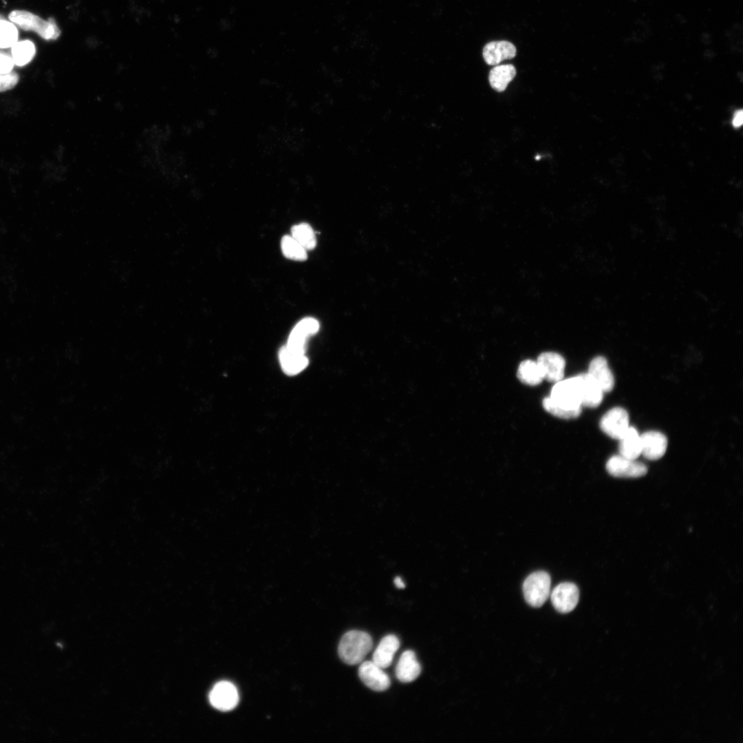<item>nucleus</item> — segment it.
Instances as JSON below:
<instances>
[{"label":"nucleus","mask_w":743,"mask_h":743,"mask_svg":"<svg viewBox=\"0 0 743 743\" xmlns=\"http://www.w3.org/2000/svg\"><path fill=\"white\" fill-rule=\"evenodd\" d=\"M542 404L548 412L558 418L578 417L582 405L575 376L555 383L550 396L545 398Z\"/></svg>","instance_id":"obj_1"},{"label":"nucleus","mask_w":743,"mask_h":743,"mask_svg":"<svg viewBox=\"0 0 743 743\" xmlns=\"http://www.w3.org/2000/svg\"><path fill=\"white\" fill-rule=\"evenodd\" d=\"M373 647L372 638L369 634L359 630H351L341 638L338 652L340 658L349 665L362 663Z\"/></svg>","instance_id":"obj_2"},{"label":"nucleus","mask_w":743,"mask_h":743,"mask_svg":"<svg viewBox=\"0 0 743 743\" xmlns=\"http://www.w3.org/2000/svg\"><path fill=\"white\" fill-rule=\"evenodd\" d=\"M8 18L20 28L34 31L45 40H55L61 35V30L52 18L44 20L30 12L19 10L12 11Z\"/></svg>","instance_id":"obj_3"},{"label":"nucleus","mask_w":743,"mask_h":743,"mask_svg":"<svg viewBox=\"0 0 743 743\" xmlns=\"http://www.w3.org/2000/svg\"><path fill=\"white\" fill-rule=\"evenodd\" d=\"M551 579L545 571H537L527 577L523 583L526 601L532 607H541L550 594Z\"/></svg>","instance_id":"obj_4"},{"label":"nucleus","mask_w":743,"mask_h":743,"mask_svg":"<svg viewBox=\"0 0 743 743\" xmlns=\"http://www.w3.org/2000/svg\"><path fill=\"white\" fill-rule=\"evenodd\" d=\"M605 468L611 475L616 477L636 478L644 476L647 472V467L645 464L621 455L610 457Z\"/></svg>","instance_id":"obj_5"},{"label":"nucleus","mask_w":743,"mask_h":743,"mask_svg":"<svg viewBox=\"0 0 743 743\" xmlns=\"http://www.w3.org/2000/svg\"><path fill=\"white\" fill-rule=\"evenodd\" d=\"M551 602L557 611L566 614L572 611L579 599L578 587L573 583L563 582L557 585L550 593Z\"/></svg>","instance_id":"obj_6"},{"label":"nucleus","mask_w":743,"mask_h":743,"mask_svg":"<svg viewBox=\"0 0 743 743\" xmlns=\"http://www.w3.org/2000/svg\"><path fill=\"white\" fill-rule=\"evenodd\" d=\"M209 701L215 709L227 711L233 709L239 702L235 686L228 681L216 683L209 693Z\"/></svg>","instance_id":"obj_7"},{"label":"nucleus","mask_w":743,"mask_h":743,"mask_svg":"<svg viewBox=\"0 0 743 743\" xmlns=\"http://www.w3.org/2000/svg\"><path fill=\"white\" fill-rule=\"evenodd\" d=\"M629 415L622 407H614L601 418L600 427L608 436L619 440L629 427Z\"/></svg>","instance_id":"obj_8"},{"label":"nucleus","mask_w":743,"mask_h":743,"mask_svg":"<svg viewBox=\"0 0 743 743\" xmlns=\"http://www.w3.org/2000/svg\"><path fill=\"white\" fill-rule=\"evenodd\" d=\"M358 676L367 687L376 691H385L391 684L388 675L373 661L363 662L358 669Z\"/></svg>","instance_id":"obj_9"},{"label":"nucleus","mask_w":743,"mask_h":743,"mask_svg":"<svg viewBox=\"0 0 743 743\" xmlns=\"http://www.w3.org/2000/svg\"><path fill=\"white\" fill-rule=\"evenodd\" d=\"M581 403L582 406L588 407H596L602 402L603 391L588 374H581L575 376Z\"/></svg>","instance_id":"obj_10"},{"label":"nucleus","mask_w":743,"mask_h":743,"mask_svg":"<svg viewBox=\"0 0 743 743\" xmlns=\"http://www.w3.org/2000/svg\"><path fill=\"white\" fill-rule=\"evenodd\" d=\"M537 363L541 371L543 379L557 383L563 379L566 361L563 356L556 352H543L537 358Z\"/></svg>","instance_id":"obj_11"},{"label":"nucleus","mask_w":743,"mask_h":743,"mask_svg":"<svg viewBox=\"0 0 743 743\" xmlns=\"http://www.w3.org/2000/svg\"><path fill=\"white\" fill-rule=\"evenodd\" d=\"M319 329V321L312 317L301 319L291 331L286 345L305 352L308 336L316 334Z\"/></svg>","instance_id":"obj_12"},{"label":"nucleus","mask_w":743,"mask_h":743,"mask_svg":"<svg viewBox=\"0 0 743 743\" xmlns=\"http://www.w3.org/2000/svg\"><path fill=\"white\" fill-rule=\"evenodd\" d=\"M641 454L647 460H656L661 458L666 452L667 439L660 431H648L640 435Z\"/></svg>","instance_id":"obj_13"},{"label":"nucleus","mask_w":743,"mask_h":743,"mask_svg":"<svg viewBox=\"0 0 743 743\" xmlns=\"http://www.w3.org/2000/svg\"><path fill=\"white\" fill-rule=\"evenodd\" d=\"M279 358L283 371L288 375L300 373L308 365V359L305 352L292 349L286 345L280 349Z\"/></svg>","instance_id":"obj_14"},{"label":"nucleus","mask_w":743,"mask_h":743,"mask_svg":"<svg viewBox=\"0 0 743 743\" xmlns=\"http://www.w3.org/2000/svg\"><path fill=\"white\" fill-rule=\"evenodd\" d=\"M588 374L595 380L603 392L611 391L614 386V378L603 356L594 357L590 363Z\"/></svg>","instance_id":"obj_15"},{"label":"nucleus","mask_w":743,"mask_h":743,"mask_svg":"<svg viewBox=\"0 0 743 743\" xmlns=\"http://www.w3.org/2000/svg\"><path fill=\"white\" fill-rule=\"evenodd\" d=\"M516 55V47L506 41H491L483 49V57L489 65H496L506 59H510Z\"/></svg>","instance_id":"obj_16"},{"label":"nucleus","mask_w":743,"mask_h":743,"mask_svg":"<svg viewBox=\"0 0 743 743\" xmlns=\"http://www.w3.org/2000/svg\"><path fill=\"white\" fill-rule=\"evenodd\" d=\"M421 667L415 653L411 650L404 652L396 667V678L402 682L415 680L420 674Z\"/></svg>","instance_id":"obj_17"},{"label":"nucleus","mask_w":743,"mask_h":743,"mask_svg":"<svg viewBox=\"0 0 743 743\" xmlns=\"http://www.w3.org/2000/svg\"><path fill=\"white\" fill-rule=\"evenodd\" d=\"M399 647L400 641L395 635H387L382 638L376 647L372 661L382 669L389 667Z\"/></svg>","instance_id":"obj_18"},{"label":"nucleus","mask_w":743,"mask_h":743,"mask_svg":"<svg viewBox=\"0 0 743 743\" xmlns=\"http://www.w3.org/2000/svg\"><path fill=\"white\" fill-rule=\"evenodd\" d=\"M620 455L627 458L636 460L641 455L642 444L640 435L637 430L629 426L625 433L618 440Z\"/></svg>","instance_id":"obj_19"},{"label":"nucleus","mask_w":743,"mask_h":743,"mask_svg":"<svg viewBox=\"0 0 743 743\" xmlns=\"http://www.w3.org/2000/svg\"><path fill=\"white\" fill-rule=\"evenodd\" d=\"M515 75L516 69L513 65H497L491 69L488 80L493 89L502 92L506 89Z\"/></svg>","instance_id":"obj_20"},{"label":"nucleus","mask_w":743,"mask_h":743,"mask_svg":"<svg viewBox=\"0 0 743 743\" xmlns=\"http://www.w3.org/2000/svg\"><path fill=\"white\" fill-rule=\"evenodd\" d=\"M517 377L523 383L532 386L539 385L543 380L537 361L532 360H525L519 364Z\"/></svg>","instance_id":"obj_21"},{"label":"nucleus","mask_w":743,"mask_h":743,"mask_svg":"<svg viewBox=\"0 0 743 743\" xmlns=\"http://www.w3.org/2000/svg\"><path fill=\"white\" fill-rule=\"evenodd\" d=\"M11 52L14 65L23 66L32 60L36 50L34 43L32 41L25 40L16 42L12 46Z\"/></svg>","instance_id":"obj_22"},{"label":"nucleus","mask_w":743,"mask_h":743,"mask_svg":"<svg viewBox=\"0 0 743 743\" xmlns=\"http://www.w3.org/2000/svg\"><path fill=\"white\" fill-rule=\"evenodd\" d=\"M293 237L306 250H312L316 245V238L314 230L307 223L294 225L291 229Z\"/></svg>","instance_id":"obj_23"},{"label":"nucleus","mask_w":743,"mask_h":743,"mask_svg":"<svg viewBox=\"0 0 743 743\" xmlns=\"http://www.w3.org/2000/svg\"><path fill=\"white\" fill-rule=\"evenodd\" d=\"M283 255L292 260L304 261L307 259V250L291 235H285L281 241Z\"/></svg>","instance_id":"obj_24"},{"label":"nucleus","mask_w":743,"mask_h":743,"mask_svg":"<svg viewBox=\"0 0 743 743\" xmlns=\"http://www.w3.org/2000/svg\"><path fill=\"white\" fill-rule=\"evenodd\" d=\"M18 39L16 26L3 18L0 19V48L12 47Z\"/></svg>","instance_id":"obj_25"},{"label":"nucleus","mask_w":743,"mask_h":743,"mask_svg":"<svg viewBox=\"0 0 743 743\" xmlns=\"http://www.w3.org/2000/svg\"><path fill=\"white\" fill-rule=\"evenodd\" d=\"M19 76L14 72L0 74V92L14 88L19 82Z\"/></svg>","instance_id":"obj_26"},{"label":"nucleus","mask_w":743,"mask_h":743,"mask_svg":"<svg viewBox=\"0 0 743 743\" xmlns=\"http://www.w3.org/2000/svg\"><path fill=\"white\" fill-rule=\"evenodd\" d=\"M14 65V63L12 56L0 52V74L10 73Z\"/></svg>","instance_id":"obj_27"},{"label":"nucleus","mask_w":743,"mask_h":743,"mask_svg":"<svg viewBox=\"0 0 743 743\" xmlns=\"http://www.w3.org/2000/svg\"><path fill=\"white\" fill-rule=\"evenodd\" d=\"M743 122V112L740 109L735 112L732 119V125L734 127H740Z\"/></svg>","instance_id":"obj_28"},{"label":"nucleus","mask_w":743,"mask_h":743,"mask_svg":"<svg viewBox=\"0 0 743 743\" xmlns=\"http://www.w3.org/2000/svg\"><path fill=\"white\" fill-rule=\"evenodd\" d=\"M395 583H396V586L400 588H404L403 583L399 579L396 580Z\"/></svg>","instance_id":"obj_29"},{"label":"nucleus","mask_w":743,"mask_h":743,"mask_svg":"<svg viewBox=\"0 0 743 743\" xmlns=\"http://www.w3.org/2000/svg\"><path fill=\"white\" fill-rule=\"evenodd\" d=\"M2 18H3V17L1 15H0V19H2Z\"/></svg>","instance_id":"obj_30"}]
</instances>
